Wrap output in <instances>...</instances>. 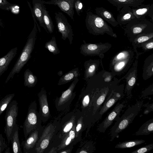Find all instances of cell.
Returning a JSON list of instances; mask_svg holds the SVG:
<instances>
[{"mask_svg":"<svg viewBox=\"0 0 153 153\" xmlns=\"http://www.w3.org/2000/svg\"><path fill=\"white\" fill-rule=\"evenodd\" d=\"M95 10L96 14L105 21L114 27L117 26L118 24L111 12L102 7H97Z\"/></svg>","mask_w":153,"mask_h":153,"instance_id":"obj_21","label":"cell"},{"mask_svg":"<svg viewBox=\"0 0 153 153\" xmlns=\"http://www.w3.org/2000/svg\"><path fill=\"white\" fill-rule=\"evenodd\" d=\"M149 39V37L147 36H143L139 37L137 39V41L139 43L142 42L147 41Z\"/></svg>","mask_w":153,"mask_h":153,"instance_id":"obj_37","label":"cell"},{"mask_svg":"<svg viewBox=\"0 0 153 153\" xmlns=\"http://www.w3.org/2000/svg\"><path fill=\"white\" fill-rule=\"evenodd\" d=\"M76 0H51L49 1H43L44 4L57 5L63 12L74 20V5Z\"/></svg>","mask_w":153,"mask_h":153,"instance_id":"obj_14","label":"cell"},{"mask_svg":"<svg viewBox=\"0 0 153 153\" xmlns=\"http://www.w3.org/2000/svg\"><path fill=\"white\" fill-rule=\"evenodd\" d=\"M57 74L58 75H59V76H62L63 74V72L62 71H59L57 73Z\"/></svg>","mask_w":153,"mask_h":153,"instance_id":"obj_43","label":"cell"},{"mask_svg":"<svg viewBox=\"0 0 153 153\" xmlns=\"http://www.w3.org/2000/svg\"><path fill=\"white\" fill-rule=\"evenodd\" d=\"M133 13L137 19H145L147 16L153 20V4H143L132 8Z\"/></svg>","mask_w":153,"mask_h":153,"instance_id":"obj_15","label":"cell"},{"mask_svg":"<svg viewBox=\"0 0 153 153\" xmlns=\"http://www.w3.org/2000/svg\"><path fill=\"white\" fill-rule=\"evenodd\" d=\"M125 56V53H120L117 55V59H120L124 58Z\"/></svg>","mask_w":153,"mask_h":153,"instance_id":"obj_40","label":"cell"},{"mask_svg":"<svg viewBox=\"0 0 153 153\" xmlns=\"http://www.w3.org/2000/svg\"><path fill=\"white\" fill-rule=\"evenodd\" d=\"M153 24L149 20L145 19L134 18L126 25V29L133 34H137L151 28Z\"/></svg>","mask_w":153,"mask_h":153,"instance_id":"obj_10","label":"cell"},{"mask_svg":"<svg viewBox=\"0 0 153 153\" xmlns=\"http://www.w3.org/2000/svg\"><path fill=\"white\" fill-rule=\"evenodd\" d=\"M0 147L3 150L6 149L7 147L5 139L3 137L2 134L0 132Z\"/></svg>","mask_w":153,"mask_h":153,"instance_id":"obj_36","label":"cell"},{"mask_svg":"<svg viewBox=\"0 0 153 153\" xmlns=\"http://www.w3.org/2000/svg\"><path fill=\"white\" fill-rule=\"evenodd\" d=\"M79 80L78 78L75 79L68 88L63 92L60 97L56 100V105L58 110L64 109L68 105V102H71V99H73V96L75 95L73 91Z\"/></svg>","mask_w":153,"mask_h":153,"instance_id":"obj_11","label":"cell"},{"mask_svg":"<svg viewBox=\"0 0 153 153\" xmlns=\"http://www.w3.org/2000/svg\"><path fill=\"white\" fill-rule=\"evenodd\" d=\"M145 142L143 140H135L125 141L119 142L115 146V148L125 149L135 146L141 144Z\"/></svg>","mask_w":153,"mask_h":153,"instance_id":"obj_28","label":"cell"},{"mask_svg":"<svg viewBox=\"0 0 153 153\" xmlns=\"http://www.w3.org/2000/svg\"><path fill=\"white\" fill-rule=\"evenodd\" d=\"M88 127V124L83 115L82 114L80 115L76 123L75 128L76 137L77 138L79 136L80 137V134H81L82 131Z\"/></svg>","mask_w":153,"mask_h":153,"instance_id":"obj_27","label":"cell"},{"mask_svg":"<svg viewBox=\"0 0 153 153\" xmlns=\"http://www.w3.org/2000/svg\"><path fill=\"white\" fill-rule=\"evenodd\" d=\"M15 94L14 93L6 95L0 101V117L3 111L12 101Z\"/></svg>","mask_w":153,"mask_h":153,"instance_id":"obj_31","label":"cell"},{"mask_svg":"<svg viewBox=\"0 0 153 153\" xmlns=\"http://www.w3.org/2000/svg\"><path fill=\"white\" fill-rule=\"evenodd\" d=\"M42 11L43 19L45 24L48 33H52L53 31L54 26L48 12L45 6L43 7Z\"/></svg>","mask_w":153,"mask_h":153,"instance_id":"obj_29","label":"cell"},{"mask_svg":"<svg viewBox=\"0 0 153 153\" xmlns=\"http://www.w3.org/2000/svg\"><path fill=\"white\" fill-rule=\"evenodd\" d=\"M153 132V119L143 123L135 134L136 135H148Z\"/></svg>","mask_w":153,"mask_h":153,"instance_id":"obj_26","label":"cell"},{"mask_svg":"<svg viewBox=\"0 0 153 153\" xmlns=\"http://www.w3.org/2000/svg\"><path fill=\"white\" fill-rule=\"evenodd\" d=\"M15 4H11L8 0H0V9L4 10H9Z\"/></svg>","mask_w":153,"mask_h":153,"instance_id":"obj_34","label":"cell"},{"mask_svg":"<svg viewBox=\"0 0 153 153\" xmlns=\"http://www.w3.org/2000/svg\"><path fill=\"white\" fill-rule=\"evenodd\" d=\"M39 104V113L42 121L46 122L49 119L50 116V112L48 103L46 91L44 88L38 93Z\"/></svg>","mask_w":153,"mask_h":153,"instance_id":"obj_13","label":"cell"},{"mask_svg":"<svg viewBox=\"0 0 153 153\" xmlns=\"http://www.w3.org/2000/svg\"><path fill=\"white\" fill-rule=\"evenodd\" d=\"M146 47L149 49H152L153 48V42H152L148 43L146 45Z\"/></svg>","mask_w":153,"mask_h":153,"instance_id":"obj_41","label":"cell"},{"mask_svg":"<svg viewBox=\"0 0 153 153\" xmlns=\"http://www.w3.org/2000/svg\"><path fill=\"white\" fill-rule=\"evenodd\" d=\"M41 126L33 131L25 140L22 141V146L25 153H35L36 144L45 128Z\"/></svg>","mask_w":153,"mask_h":153,"instance_id":"obj_8","label":"cell"},{"mask_svg":"<svg viewBox=\"0 0 153 153\" xmlns=\"http://www.w3.org/2000/svg\"><path fill=\"white\" fill-rule=\"evenodd\" d=\"M79 76L78 68H74L62 75L59 79L58 85H61L73 81Z\"/></svg>","mask_w":153,"mask_h":153,"instance_id":"obj_24","label":"cell"},{"mask_svg":"<svg viewBox=\"0 0 153 153\" xmlns=\"http://www.w3.org/2000/svg\"><path fill=\"white\" fill-rule=\"evenodd\" d=\"M121 9L119 10L116 20L119 25L127 24L135 18L131 7L124 6Z\"/></svg>","mask_w":153,"mask_h":153,"instance_id":"obj_17","label":"cell"},{"mask_svg":"<svg viewBox=\"0 0 153 153\" xmlns=\"http://www.w3.org/2000/svg\"><path fill=\"white\" fill-rule=\"evenodd\" d=\"M19 126L16 123L12 130L10 138L12 148L14 153H22V152L19 140Z\"/></svg>","mask_w":153,"mask_h":153,"instance_id":"obj_23","label":"cell"},{"mask_svg":"<svg viewBox=\"0 0 153 153\" xmlns=\"http://www.w3.org/2000/svg\"><path fill=\"white\" fill-rule=\"evenodd\" d=\"M37 108L35 101L32 102L28 107L27 114L23 126L25 139L33 131L42 126V121Z\"/></svg>","mask_w":153,"mask_h":153,"instance_id":"obj_3","label":"cell"},{"mask_svg":"<svg viewBox=\"0 0 153 153\" xmlns=\"http://www.w3.org/2000/svg\"><path fill=\"white\" fill-rule=\"evenodd\" d=\"M32 10L35 18L38 21L40 26L43 27L47 32L48 33L43 19L42 10L45 6L43 0H32Z\"/></svg>","mask_w":153,"mask_h":153,"instance_id":"obj_18","label":"cell"},{"mask_svg":"<svg viewBox=\"0 0 153 153\" xmlns=\"http://www.w3.org/2000/svg\"><path fill=\"white\" fill-rule=\"evenodd\" d=\"M76 125V124L74 125L73 128L69 132L61 138V142L57 147V151H60L68 147V146H71L70 145L71 143L73 144L72 142L75 140V138H76L75 131Z\"/></svg>","mask_w":153,"mask_h":153,"instance_id":"obj_20","label":"cell"},{"mask_svg":"<svg viewBox=\"0 0 153 153\" xmlns=\"http://www.w3.org/2000/svg\"><path fill=\"white\" fill-rule=\"evenodd\" d=\"M32 16L34 21L33 28L29 35L26 42L19 58L7 77L5 82V84L7 83L11 79H13L15 74L20 72L31 57V54L34 48L37 37V26H39L35 16L33 15Z\"/></svg>","mask_w":153,"mask_h":153,"instance_id":"obj_1","label":"cell"},{"mask_svg":"<svg viewBox=\"0 0 153 153\" xmlns=\"http://www.w3.org/2000/svg\"><path fill=\"white\" fill-rule=\"evenodd\" d=\"M119 11L124 6L135 7L142 4L146 0H107Z\"/></svg>","mask_w":153,"mask_h":153,"instance_id":"obj_22","label":"cell"},{"mask_svg":"<svg viewBox=\"0 0 153 153\" xmlns=\"http://www.w3.org/2000/svg\"><path fill=\"white\" fill-rule=\"evenodd\" d=\"M24 85L28 88L34 87L37 82V78L29 68L25 71L24 74Z\"/></svg>","mask_w":153,"mask_h":153,"instance_id":"obj_25","label":"cell"},{"mask_svg":"<svg viewBox=\"0 0 153 153\" xmlns=\"http://www.w3.org/2000/svg\"><path fill=\"white\" fill-rule=\"evenodd\" d=\"M59 124L50 123L45 127L35 149V153H43L48 148L57 132Z\"/></svg>","mask_w":153,"mask_h":153,"instance_id":"obj_6","label":"cell"},{"mask_svg":"<svg viewBox=\"0 0 153 153\" xmlns=\"http://www.w3.org/2000/svg\"><path fill=\"white\" fill-rule=\"evenodd\" d=\"M126 101L118 103L105 119L98 126L97 130L104 133L112 124L115 119L119 116L121 111L126 106Z\"/></svg>","mask_w":153,"mask_h":153,"instance_id":"obj_9","label":"cell"},{"mask_svg":"<svg viewBox=\"0 0 153 153\" xmlns=\"http://www.w3.org/2000/svg\"><path fill=\"white\" fill-rule=\"evenodd\" d=\"M44 47L53 55L57 54L60 53L55 36H52L50 40L47 42L45 43Z\"/></svg>","mask_w":153,"mask_h":153,"instance_id":"obj_30","label":"cell"},{"mask_svg":"<svg viewBox=\"0 0 153 153\" xmlns=\"http://www.w3.org/2000/svg\"><path fill=\"white\" fill-rule=\"evenodd\" d=\"M5 116V125L4 127V133L7 139L8 144L10 142V138L13 129L17 123L18 114V103L16 100L11 101L6 108Z\"/></svg>","mask_w":153,"mask_h":153,"instance_id":"obj_4","label":"cell"},{"mask_svg":"<svg viewBox=\"0 0 153 153\" xmlns=\"http://www.w3.org/2000/svg\"><path fill=\"white\" fill-rule=\"evenodd\" d=\"M94 147L93 144L91 142H89L86 143L82 149L78 152L79 153H92L94 152Z\"/></svg>","mask_w":153,"mask_h":153,"instance_id":"obj_32","label":"cell"},{"mask_svg":"<svg viewBox=\"0 0 153 153\" xmlns=\"http://www.w3.org/2000/svg\"><path fill=\"white\" fill-rule=\"evenodd\" d=\"M143 104V101H137L135 104L128 107L121 117L119 116L115 119L116 122L111 131V141H112L132 122L139 114Z\"/></svg>","mask_w":153,"mask_h":153,"instance_id":"obj_2","label":"cell"},{"mask_svg":"<svg viewBox=\"0 0 153 153\" xmlns=\"http://www.w3.org/2000/svg\"><path fill=\"white\" fill-rule=\"evenodd\" d=\"M124 62H122L119 63L116 66V69L117 70L121 69L125 65Z\"/></svg>","mask_w":153,"mask_h":153,"instance_id":"obj_39","label":"cell"},{"mask_svg":"<svg viewBox=\"0 0 153 153\" xmlns=\"http://www.w3.org/2000/svg\"><path fill=\"white\" fill-rule=\"evenodd\" d=\"M55 19L58 31L61 35V38L65 40L68 39L70 45L72 43L74 36L71 25L66 16L61 12L55 13Z\"/></svg>","mask_w":153,"mask_h":153,"instance_id":"obj_7","label":"cell"},{"mask_svg":"<svg viewBox=\"0 0 153 153\" xmlns=\"http://www.w3.org/2000/svg\"><path fill=\"white\" fill-rule=\"evenodd\" d=\"M3 150L2 149V148L0 147V153H1L2 152H3Z\"/></svg>","mask_w":153,"mask_h":153,"instance_id":"obj_44","label":"cell"},{"mask_svg":"<svg viewBox=\"0 0 153 153\" xmlns=\"http://www.w3.org/2000/svg\"><path fill=\"white\" fill-rule=\"evenodd\" d=\"M5 153H10V148L7 147L6 149L4 152Z\"/></svg>","mask_w":153,"mask_h":153,"instance_id":"obj_42","label":"cell"},{"mask_svg":"<svg viewBox=\"0 0 153 153\" xmlns=\"http://www.w3.org/2000/svg\"><path fill=\"white\" fill-rule=\"evenodd\" d=\"M80 115V114L79 116L77 113L74 112L70 113L67 115L62 122V124H60V126L58 125V127H60L59 128L58 126L57 130H59V132L57 134L59 138H61L63 135L71 129L74 125L76 124Z\"/></svg>","mask_w":153,"mask_h":153,"instance_id":"obj_12","label":"cell"},{"mask_svg":"<svg viewBox=\"0 0 153 153\" xmlns=\"http://www.w3.org/2000/svg\"><path fill=\"white\" fill-rule=\"evenodd\" d=\"M136 81V79L134 77H132L128 81V85L131 87L133 86L134 84Z\"/></svg>","mask_w":153,"mask_h":153,"instance_id":"obj_38","label":"cell"},{"mask_svg":"<svg viewBox=\"0 0 153 153\" xmlns=\"http://www.w3.org/2000/svg\"><path fill=\"white\" fill-rule=\"evenodd\" d=\"M74 8L78 15L80 16V13L82 12L84 5L81 0H76L74 3Z\"/></svg>","mask_w":153,"mask_h":153,"instance_id":"obj_35","label":"cell"},{"mask_svg":"<svg viewBox=\"0 0 153 153\" xmlns=\"http://www.w3.org/2000/svg\"><path fill=\"white\" fill-rule=\"evenodd\" d=\"M18 48L11 49L4 56L0 58V77L7 70L11 61L17 54Z\"/></svg>","mask_w":153,"mask_h":153,"instance_id":"obj_19","label":"cell"},{"mask_svg":"<svg viewBox=\"0 0 153 153\" xmlns=\"http://www.w3.org/2000/svg\"><path fill=\"white\" fill-rule=\"evenodd\" d=\"M85 22L87 29L91 33L109 32L112 31L111 27L105 21L90 11L86 13Z\"/></svg>","mask_w":153,"mask_h":153,"instance_id":"obj_5","label":"cell"},{"mask_svg":"<svg viewBox=\"0 0 153 153\" xmlns=\"http://www.w3.org/2000/svg\"><path fill=\"white\" fill-rule=\"evenodd\" d=\"M153 149V143H151L139 148L131 153H144L148 152Z\"/></svg>","mask_w":153,"mask_h":153,"instance_id":"obj_33","label":"cell"},{"mask_svg":"<svg viewBox=\"0 0 153 153\" xmlns=\"http://www.w3.org/2000/svg\"><path fill=\"white\" fill-rule=\"evenodd\" d=\"M123 97V95L122 94L119 92L112 93L107 97L99 112V114L100 118L118 100L121 99Z\"/></svg>","mask_w":153,"mask_h":153,"instance_id":"obj_16","label":"cell"}]
</instances>
